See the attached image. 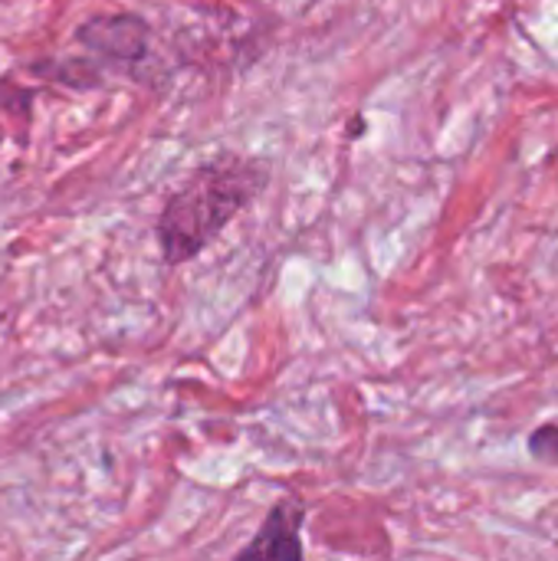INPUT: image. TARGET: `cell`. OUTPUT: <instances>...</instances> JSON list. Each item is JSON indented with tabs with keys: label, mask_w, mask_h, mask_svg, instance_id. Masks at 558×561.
I'll return each mask as SVG.
<instances>
[{
	"label": "cell",
	"mask_w": 558,
	"mask_h": 561,
	"mask_svg": "<svg viewBox=\"0 0 558 561\" xmlns=\"http://www.w3.org/2000/svg\"><path fill=\"white\" fill-rule=\"evenodd\" d=\"M270 181V168L243 154H217L187 174V181L164 201L155 237L164 266L197 260L227 224L247 210Z\"/></svg>",
	"instance_id": "obj_1"
},
{
	"label": "cell",
	"mask_w": 558,
	"mask_h": 561,
	"mask_svg": "<svg viewBox=\"0 0 558 561\" xmlns=\"http://www.w3.org/2000/svg\"><path fill=\"white\" fill-rule=\"evenodd\" d=\"M306 503L283 496L273 503L257 536L234 556V561H306Z\"/></svg>",
	"instance_id": "obj_3"
},
{
	"label": "cell",
	"mask_w": 558,
	"mask_h": 561,
	"mask_svg": "<svg viewBox=\"0 0 558 561\" xmlns=\"http://www.w3.org/2000/svg\"><path fill=\"white\" fill-rule=\"evenodd\" d=\"M529 454L543 463H558V424H539L529 434Z\"/></svg>",
	"instance_id": "obj_4"
},
{
	"label": "cell",
	"mask_w": 558,
	"mask_h": 561,
	"mask_svg": "<svg viewBox=\"0 0 558 561\" xmlns=\"http://www.w3.org/2000/svg\"><path fill=\"white\" fill-rule=\"evenodd\" d=\"M76 39L99 59L118 69H135L151 53V26L135 13L92 16L76 30Z\"/></svg>",
	"instance_id": "obj_2"
}]
</instances>
